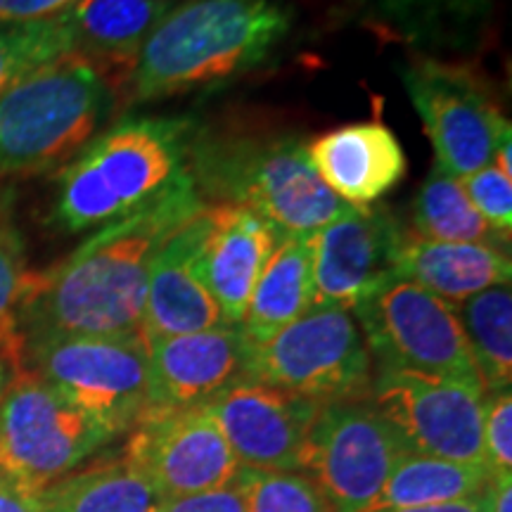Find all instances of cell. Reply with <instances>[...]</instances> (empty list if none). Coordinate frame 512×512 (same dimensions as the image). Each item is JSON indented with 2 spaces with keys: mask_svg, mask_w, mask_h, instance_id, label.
I'll return each instance as SVG.
<instances>
[{
  "mask_svg": "<svg viewBox=\"0 0 512 512\" xmlns=\"http://www.w3.org/2000/svg\"><path fill=\"white\" fill-rule=\"evenodd\" d=\"M202 204L188 174L157 202L100 228L62 264L29 271L15 316L19 344L53 337L143 335L152 261Z\"/></svg>",
  "mask_w": 512,
  "mask_h": 512,
  "instance_id": "cell-1",
  "label": "cell"
},
{
  "mask_svg": "<svg viewBox=\"0 0 512 512\" xmlns=\"http://www.w3.org/2000/svg\"><path fill=\"white\" fill-rule=\"evenodd\" d=\"M283 0H185L147 36L128 76L138 105L219 88L261 67L285 41Z\"/></svg>",
  "mask_w": 512,
  "mask_h": 512,
  "instance_id": "cell-2",
  "label": "cell"
},
{
  "mask_svg": "<svg viewBox=\"0 0 512 512\" xmlns=\"http://www.w3.org/2000/svg\"><path fill=\"white\" fill-rule=\"evenodd\" d=\"M195 133L192 117H128L98 133L57 171L55 223L100 230L157 202L190 174Z\"/></svg>",
  "mask_w": 512,
  "mask_h": 512,
  "instance_id": "cell-3",
  "label": "cell"
},
{
  "mask_svg": "<svg viewBox=\"0 0 512 512\" xmlns=\"http://www.w3.org/2000/svg\"><path fill=\"white\" fill-rule=\"evenodd\" d=\"M112 81L67 53L0 93V185L69 164L114 110Z\"/></svg>",
  "mask_w": 512,
  "mask_h": 512,
  "instance_id": "cell-4",
  "label": "cell"
},
{
  "mask_svg": "<svg viewBox=\"0 0 512 512\" xmlns=\"http://www.w3.org/2000/svg\"><path fill=\"white\" fill-rule=\"evenodd\" d=\"M188 171L197 190L254 211L283 238L316 233L351 207L320 181L297 136L219 140L195 133Z\"/></svg>",
  "mask_w": 512,
  "mask_h": 512,
  "instance_id": "cell-5",
  "label": "cell"
},
{
  "mask_svg": "<svg viewBox=\"0 0 512 512\" xmlns=\"http://www.w3.org/2000/svg\"><path fill=\"white\" fill-rule=\"evenodd\" d=\"M351 311L377 370L439 377L484 392L456 306L437 294L394 273Z\"/></svg>",
  "mask_w": 512,
  "mask_h": 512,
  "instance_id": "cell-6",
  "label": "cell"
},
{
  "mask_svg": "<svg viewBox=\"0 0 512 512\" xmlns=\"http://www.w3.org/2000/svg\"><path fill=\"white\" fill-rule=\"evenodd\" d=\"M112 439L105 425L29 370H19L0 394V472L17 494H38Z\"/></svg>",
  "mask_w": 512,
  "mask_h": 512,
  "instance_id": "cell-7",
  "label": "cell"
},
{
  "mask_svg": "<svg viewBox=\"0 0 512 512\" xmlns=\"http://www.w3.org/2000/svg\"><path fill=\"white\" fill-rule=\"evenodd\" d=\"M247 377L318 403L368 401L373 358L351 311L309 309L249 349Z\"/></svg>",
  "mask_w": 512,
  "mask_h": 512,
  "instance_id": "cell-8",
  "label": "cell"
},
{
  "mask_svg": "<svg viewBox=\"0 0 512 512\" xmlns=\"http://www.w3.org/2000/svg\"><path fill=\"white\" fill-rule=\"evenodd\" d=\"M22 370L105 425L114 437L147 408V344L143 335L53 337L22 347Z\"/></svg>",
  "mask_w": 512,
  "mask_h": 512,
  "instance_id": "cell-9",
  "label": "cell"
},
{
  "mask_svg": "<svg viewBox=\"0 0 512 512\" xmlns=\"http://www.w3.org/2000/svg\"><path fill=\"white\" fill-rule=\"evenodd\" d=\"M399 74L434 147V164L458 181L489 166L512 131L482 76L430 55L411 57Z\"/></svg>",
  "mask_w": 512,
  "mask_h": 512,
  "instance_id": "cell-10",
  "label": "cell"
},
{
  "mask_svg": "<svg viewBox=\"0 0 512 512\" xmlns=\"http://www.w3.org/2000/svg\"><path fill=\"white\" fill-rule=\"evenodd\" d=\"M406 453L370 401L323 403L306 434L299 472H306L335 512H361Z\"/></svg>",
  "mask_w": 512,
  "mask_h": 512,
  "instance_id": "cell-11",
  "label": "cell"
},
{
  "mask_svg": "<svg viewBox=\"0 0 512 512\" xmlns=\"http://www.w3.org/2000/svg\"><path fill=\"white\" fill-rule=\"evenodd\" d=\"M124 460L162 501L223 489L240 475L226 434L204 406L145 411L128 430Z\"/></svg>",
  "mask_w": 512,
  "mask_h": 512,
  "instance_id": "cell-12",
  "label": "cell"
},
{
  "mask_svg": "<svg viewBox=\"0 0 512 512\" xmlns=\"http://www.w3.org/2000/svg\"><path fill=\"white\" fill-rule=\"evenodd\" d=\"M370 403L415 456L484 465V392L467 384L377 370Z\"/></svg>",
  "mask_w": 512,
  "mask_h": 512,
  "instance_id": "cell-13",
  "label": "cell"
},
{
  "mask_svg": "<svg viewBox=\"0 0 512 512\" xmlns=\"http://www.w3.org/2000/svg\"><path fill=\"white\" fill-rule=\"evenodd\" d=\"M406 226L382 204L349 207L311 235V309L351 311L366 292L396 273Z\"/></svg>",
  "mask_w": 512,
  "mask_h": 512,
  "instance_id": "cell-14",
  "label": "cell"
},
{
  "mask_svg": "<svg viewBox=\"0 0 512 512\" xmlns=\"http://www.w3.org/2000/svg\"><path fill=\"white\" fill-rule=\"evenodd\" d=\"M204 408L219 422L240 467L299 472L306 434L323 403L245 377Z\"/></svg>",
  "mask_w": 512,
  "mask_h": 512,
  "instance_id": "cell-15",
  "label": "cell"
},
{
  "mask_svg": "<svg viewBox=\"0 0 512 512\" xmlns=\"http://www.w3.org/2000/svg\"><path fill=\"white\" fill-rule=\"evenodd\" d=\"M147 408L185 411L207 406L247 377L249 342L240 328L221 325L190 335L147 339Z\"/></svg>",
  "mask_w": 512,
  "mask_h": 512,
  "instance_id": "cell-16",
  "label": "cell"
},
{
  "mask_svg": "<svg viewBox=\"0 0 512 512\" xmlns=\"http://www.w3.org/2000/svg\"><path fill=\"white\" fill-rule=\"evenodd\" d=\"M211 223L202 204L164 242L150 268L143 311V339H164L221 328L223 316L200 278V254Z\"/></svg>",
  "mask_w": 512,
  "mask_h": 512,
  "instance_id": "cell-17",
  "label": "cell"
},
{
  "mask_svg": "<svg viewBox=\"0 0 512 512\" xmlns=\"http://www.w3.org/2000/svg\"><path fill=\"white\" fill-rule=\"evenodd\" d=\"M211 223L200 254V278L223 323L240 328L254 285L283 235L238 204H209Z\"/></svg>",
  "mask_w": 512,
  "mask_h": 512,
  "instance_id": "cell-18",
  "label": "cell"
},
{
  "mask_svg": "<svg viewBox=\"0 0 512 512\" xmlns=\"http://www.w3.org/2000/svg\"><path fill=\"white\" fill-rule=\"evenodd\" d=\"M306 147L320 181L351 207L377 204L403 181L408 169L399 138L380 121L332 128Z\"/></svg>",
  "mask_w": 512,
  "mask_h": 512,
  "instance_id": "cell-19",
  "label": "cell"
},
{
  "mask_svg": "<svg viewBox=\"0 0 512 512\" xmlns=\"http://www.w3.org/2000/svg\"><path fill=\"white\" fill-rule=\"evenodd\" d=\"M174 8V0H76L62 12L72 53L95 64L112 86L133 72L147 36Z\"/></svg>",
  "mask_w": 512,
  "mask_h": 512,
  "instance_id": "cell-20",
  "label": "cell"
},
{
  "mask_svg": "<svg viewBox=\"0 0 512 512\" xmlns=\"http://www.w3.org/2000/svg\"><path fill=\"white\" fill-rule=\"evenodd\" d=\"M396 275L413 280L446 304L458 306L475 294L510 285V252L472 242L422 240L411 228L403 230L396 252Z\"/></svg>",
  "mask_w": 512,
  "mask_h": 512,
  "instance_id": "cell-21",
  "label": "cell"
},
{
  "mask_svg": "<svg viewBox=\"0 0 512 512\" xmlns=\"http://www.w3.org/2000/svg\"><path fill=\"white\" fill-rule=\"evenodd\" d=\"M311 235H285L268 256L240 325L249 347L271 342L311 309Z\"/></svg>",
  "mask_w": 512,
  "mask_h": 512,
  "instance_id": "cell-22",
  "label": "cell"
},
{
  "mask_svg": "<svg viewBox=\"0 0 512 512\" xmlns=\"http://www.w3.org/2000/svg\"><path fill=\"white\" fill-rule=\"evenodd\" d=\"M29 503L34 512H157L162 498L121 456L69 472Z\"/></svg>",
  "mask_w": 512,
  "mask_h": 512,
  "instance_id": "cell-23",
  "label": "cell"
},
{
  "mask_svg": "<svg viewBox=\"0 0 512 512\" xmlns=\"http://www.w3.org/2000/svg\"><path fill=\"white\" fill-rule=\"evenodd\" d=\"M491 482V472L479 463H458L432 456L406 453L368 508H413L465 501L482 496Z\"/></svg>",
  "mask_w": 512,
  "mask_h": 512,
  "instance_id": "cell-24",
  "label": "cell"
},
{
  "mask_svg": "<svg viewBox=\"0 0 512 512\" xmlns=\"http://www.w3.org/2000/svg\"><path fill=\"white\" fill-rule=\"evenodd\" d=\"M413 233L432 242H472L510 252V238L496 233L486 223L458 178L446 174L437 164L420 185L411 209Z\"/></svg>",
  "mask_w": 512,
  "mask_h": 512,
  "instance_id": "cell-25",
  "label": "cell"
},
{
  "mask_svg": "<svg viewBox=\"0 0 512 512\" xmlns=\"http://www.w3.org/2000/svg\"><path fill=\"white\" fill-rule=\"evenodd\" d=\"M484 394L510 389L512 382V292L498 285L456 306Z\"/></svg>",
  "mask_w": 512,
  "mask_h": 512,
  "instance_id": "cell-26",
  "label": "cell"
},
{
  "mask_svg": "<svg viewBox=\"0 0 512 512\" xmlns=\"http://www.w3.org/2000/svg\"><path fill=\"white\" fill-rule=\"evenodd\" d=\"M373 17L415 43H465L482 27L491 0H368Z\"/></svg>",
  "mask_w": 512,
  "mask_h": 512,
  "instance_id": "cell-27",
  "label": "cell"
},
{
  "mask_svg": "<svg viewBox=\"0 0 512 512\" xmlns=\"http://www.w3.org/2000/svg\"><path fill=\"white\" fill-rule=\"evenodd\" d=\"M67 53H72V36L62 15L41 22L0 24V93Z\"/></svg>",
  "mask_w": 512,
  "mask_h": 512,
  "instance_id": "cell-28",
  "label": "cell"
},
{
  "mask_svg": "<svg viewBox=\"0 0 512 512\" xmlns=\"http://www.w3.org/2000/svg\"><path fill=\"white\" fill-rule=\"evenodd\" d=\"M238 486L247 512H335L304 472H264L240 467Z\"/></svg>",
  "mask_w": 512,
  "mask_h": 512,
  "instance_id": "cell-29",
  "label": "cell"
},
{
  "mask_svg": "<svg viewBox=\"0 0 512 512\" xmlns=\"http://www.w3.org/2000/svg\"><path fill=\"white\" fill-rule=\"evenodd\" d=\"M27 275L22 240L10 223L0 221V347L8 351L17 370H22V344L17 337L15 316Z\"/></svg>",
  "mask_w": 512,
  "mask_h": 512,
  "instance_id": "cell-30",
  "label": "cell"
},
{
  "mask_svg": "<svg viewBox=\"0 0 512 512\" xmlns=\"http://www.w3.org/2000/svg\"><path fill=\"white\" fill-rule=\"evenodd\" d=\"M460 185L470 197L477 214L496 233L510 238L512 233V178L503 176L494 164L484 166L475 174L460 178Z\"/></svg>",
  "mask_w": 512,
  "mask_h": 512,
  "instance_id": "cell-31",
  "label": "cell"
},
{
  "mask_svg": "<svg viewBox=\"0 0 512 512\" xmlns=\"http://www.w3.org/2000/svg\"><path fill=\"white\" fill-rule=\"evenodd\" d=\"M484 465L491 477L512 475V396L510 389L484 394Z\"/></svg>",
  "mask_w": 512,
  "mask_h": 512,
  "instance_id": "cell-32",
  "label": "cell"
},
{
  "mask_svg": "<svg viewBox=\"0 0 512 512\" xmlns=\"http://www.w3.org/2000/svg\"><path fill=\"white\" fill-rule=\"evenodd\" d=\"M157 512H247V510H245V501H242L238 479H235L233 484L223 486V489L162 501Z\"/></svg>",
  "mask_w": 512,
  "mask_h": 512,
  "instance_id": "cell-33",
  "label": "cell"
},
{
  "mask_svg": "<svg viewBox=\"0 0 512 512\" xmlns=\"http://www.w3.org/2000/svg\"><path fill=\"white\" fill-rule=\"evenodd\" d=\"M76 0H0V24H27L60 17Z\"/></svg>",
  "mask_w": 512,
  "mask_h": 512,
  "instance_id": "cell-34",
  "label": "cell"
},
{
  "mask_svg": "<svg viewBox=\"0 0 512 512\" xmlns=\"http://www.w3.org/2000/svg\"><path fill=\"white\" fill-rule=\"evenodd\" d=\"M361 512H489V503H486V489H484L482 496L465 498V501L413 505V508H363Z\"/></svg>",
  "mask_w": 512,
  "mask_h": 512,
  "instance_id": "cell-35",
  "label": "cell"
},
{
  "mask_svg": "<svg viewBox=\"0 0 512 512\" xmlns=\"http://www.w3.org/2000/svg\"><path fill=\"white\" fill-rule=\"evenodd\" d=\"M486 503H489V512L512 510V475L491 477L489 486H486Z\"/></svg>",
  "mask_w": 512,
  "mask_h": 512,
  "instance_id": "cell-36",
  "label": "cell"
},
{
  "mask_svg": "<svg viewBox=\"0 0 512 512\" xmlns=\"http://www.w3.org/2000/svg\"><path fill=\"white\" fill-rule=\"evenodd\" d=\"M0 512H34L27 496L17 491H0Z\"/></svg>",
  "mask_w": 512,
  "mask_h": 512,
  "instance_id": "cell-37",
  "label": "cell"
},
{
  "mask_svg": "<svg viewBox=\"0 0 512 512\" xmlns=\"http://www.w3.org/2000/svg\"><path fill=\"white\" fill-rule=\"evenodd\" d=\"M19 373L15 361L8 356V351L0 347V394L5 392V387H8V382L12 380Z\"/></svg>",
  "mask_w": 512,
  "mask_h": 512,
  "instance_id": "cell-38",
  "label": "cell"
},
{
  "mask_svg": "<svg viewBox=\"0 0 512 512\" xmlns=\"http://www.w3.org/2000/svg\"><path fill=\"white\" fill-rule=\"evenodd\" d=\"M0 491H12L10 484H8V479H5L3 472H0Z\"/></svg>",
  "mask_w": 512,
  "mask_h": 512,
  "instance_id": "cell-39",
  "label": "cell"
}]
</instances>
